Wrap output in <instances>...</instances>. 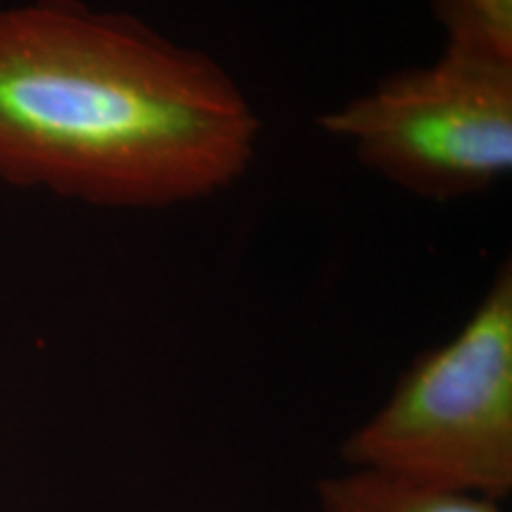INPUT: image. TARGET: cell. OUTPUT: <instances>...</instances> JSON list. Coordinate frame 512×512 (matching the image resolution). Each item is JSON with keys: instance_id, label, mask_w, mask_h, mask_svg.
I'll use <instances>...</instances> for the list:
<instances>
[{"instance_id": "277c9868", "label": "cell", "mask_w": 512, "mask_h": 512, "mask_svg": "<svg viewBox=\"0 0 512 512\" xmlns=\"http://www.w3.org/2000/svg\"><path fill=\"white\" fill-rule=\"evenodd\" d=\"M320 512H503L501 501L351 467L318 484Z\"/></svg>"}, {"instance_id": "3957f363", "label": "cell", "mask_w": 512, "mask_h": 512, "mask_svg": "<svg viewBox=\"0 0 512 512\" xmlns=\"http://www.w3.org/2000/svg\"><path fill=\"white\" fill-rule=\"evenodd\" d=\"M344 463L503 501L512 491V271L448 342L420 354L342 446Z\"/></svg>"}, {"instance_id": "7a4b0ae2", "label": "cell", "mask_w": 512, "mask_h": 512, "mask_svg": "<svg viewBox=\"0 0 512 512\" xmlns=\"http://www.w3.org/2000/svg\"><path fill=\"white\" fill-rule=\"evenodd\" d=\"M446 29L441 55L401 69L320 128L351 145L389 183L448 202L489 190L512 169V31L465 0H432Z\"/></svg>"}, {"instance_id": "6da1fadb", "label": "cell", "mask_w": 512, "mask_h": 512, "mask_svg": "<svg viewBox=\"0 0 512 512\" xmlns=\"http://www.w3.org/2000/svg\"><path fill=\"white\" fill-rule=\"evenodd\" d=\"M261 121L219 62L126 12L0 10V183L112 209L216 195Z\"/></svg>"}]
</instances>
